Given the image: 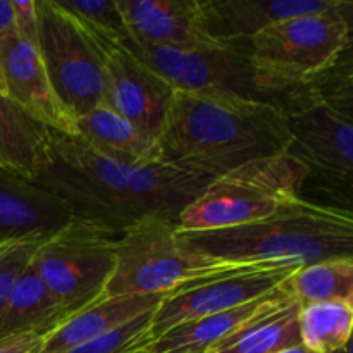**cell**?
<instances>
[{"label": "cell", "instance_id": "obj_1", "mask_svg": "<svg viewBox=\"0 0 353 353\" xmlns=\"http://www.w3.org/2000/svg\"><path fill=\"white\" fill-rule=\"evenodd\" d=\"M214 178L171 162L128 165L79 138L55 133L50 159L34 183L68 203L72 216L116 236L148 217H178Z\"/></svg>", "mask_w": 353, "mask_h": 353}, {"label": "cell", "instance_id": "obj_2", "mask_svg": "<svg viewBox=\"0 0 353 353\" xmlns=\"http://www.w3.org/2000/svg\"><path fill=\"white\" fill-rule=\"evenodd\" d=\"M164 161L210 178L285 154L290 133L278 103L176 92L161 138Z\"/></svg>", "mask_w": 353, "mask_h": 353}, {"label": "cell", "instance_id": "obj_3", "mask_svg": "<svg viewBox=\"0 0 353 353\" xmlns=\"http://www.w3.org/2000/svg\"><path fill=\"white\" fill-rule=\"evenodd\" d=\"M186 252L231 264L303 268L330 259H353L350 210L290 200L274 214L243 226L179 233Z\"/></svg>", "mask_w": 353, "mask_h": 353}, {"label": "cell", "instance_id": "obj_4", "mask_svg": "<svg viewBox=\"0 0 353 353\" xmlns=\"http://www.w3.org/2000/svg\"><path fill=\"white\" fill-rule=\"evenodd\" d=\"M347 54V52H345ZM341 61V59H340ZM338 61V64H340ZM338 64L323 78L279 95L290 143L285 154L330 185L350 192L353 172L352 68Z\"/></svg>", "mask_w": 353, "mask_h": 353}, {"label": "cell", "instance_id": "obj_5", "mask_svg": "<svg viewBox=\"0 0 353 353\" xmlns=\"http://www.w3.org/2000/svg\"><path fill=\"white\" fill-rule=\"evenodd\" d=\"M353 3L338 0L319 14L290 17L252 38L250 62L257 88L272 100L323 78L350 47Z\"/></svg>", "mask_w": 353, "mask_h": 353}, {"label": "cell", "instance_id": "obj_6", "mask_svg": "<svg viewBox=\"0 0 353 353\" xmlns=\"http://www.w3.org/2000/svg\"><path fill=\"white\" fill-rule=\"evenodd\" d=\"M309 169L281 154L257 159L214 178L179 214V233L243 226L274 214L300 196Z\"/></svg>", "mask_w": 353, "mask_h": 353}, {"label": "cell", "instance_id": "obj_7", "mask_svg": "<svg viewBox=\"0 0 353 353\" xmlns=\"http://www.w3.org/2000/svg\"><path fill=\"white\" fill-rule=\"evenodd\" d=\"M178 234V223L162 217H148L124 231L117 238L116 265L105 296L171 293L245 265H257L190 254L181 247Z\"/></svg>", "mask_w": 353, "mask_h": 353}, {"label": "cell", "instance_id": "obj_8", "mask_svg": "<svg viewBox=\"0 0 353 353\" xmlns=\"http://www.w3.org/2000/svg\"><path fill=\"white\" fill-rule=\"evenodd\" d=\"M117 238L105 228L74 217L34 252L31 268L65 317L105 296Z\"/></svg>", "mask_w": 353, "mask_h": 353}, {"label": "cell", "instance_id": "obj_9", "mask_svg": "<svg viewBox=\"0 0 353 353\" xmlns=\"http://www.w3.org/2000/svg\"><path fill=\"white\" fill-rule=\"evenodd\" d=\"M37 12L43 68L57 99L78 119L102 102L103 50L57 0H37Z\"/></svg>", "mask_w": 353, "mask_h": 353}, {"label": "cell", "instance_id": "obj_10", "mask_svg": "<svg viewBox=\"0 0 353 353\" xmlns=\"http://www.w3.org/2000/svg\"><path fill=\"white\" fill-rule=\"evenodd\" d=\"M133 55L164 78L176 92L236 95L274 102L257 88L250 62V47L216 45L209 48L140 47L128 40L123 43Z\"/></svg>", "mask_w": 353, "mask_h": 353}, {"label": "cell", "instance_id": "obj_11", "mask_svg": "<svg viewBox=\"0 0 353 353\" xmlns=\"http://www.w3.org/2000/svg\"><path fill=\"white\" fill-rule=\"evenodd\" d=\"M299 268L245 265L214 278L174 290L157 307L152 319L150 341L171 327L209 314L226 312L261 299L288 281Z\"/></svg>", "mask_w": 353, "mask_h": 353}, {"label": "cell", "instance_id": "obj_12", "mask_svg": "<svg viewBox=\"0 0 353 353\" xmlns=\"http://www.w3.org/2000/svg\"><path fill=\"white\" fill-rule=\"evenodd\" d=\"M103 90L100 107L130 121L159 140L168 123L176 90L123 45H102Z\"/></svg>", "mask_w": 353, "mask_h": 353}, {"label": "cell", "instance_id": "obj_13", "mask_svg": "<svg viewBox=\"0 0 353 353\" xmlns=\"http://www.w3.org/2000/svg\"><path fill=\"white\" fill-rule=\"evenodd\" d=\"M0 76L6 93L52 131L76 137V119L55 95L40 50L33 41L10 34L0 40Z\"/></svg>", "mask_w": 353, "mask_h": 353}, {"label": "cell", "instance_id": "obj_14", "mask_svg": "<svg viewBox=\"0 0 353 353\" xmlns=\"http://www.w3.org/2000/svg\"><path fill=\"white\" fill-rule=\"evenodd\" d=\"M128 37L140 47H216L202 28L200 0H116Z\"/></svg>", "mask_w": 353, "mask_h": 353}, {"label": "cell", "instance_id": "obj_15", "mask_svg": "<svg viewBox=\"0 0 353 353\" xmlns=\"http://www.w3.org/2000/svg\"><path fill=\"white\" fill-rule=\"evenodd\" d=\"M338 0H200L202 28L210 40L250 47L252 38L290 17L319 14Z\"/></svg>", "mask_w": 353, "mask_h": 353}, {"label": "cell", "instance_id": "obj_16", "mask_svg": "<svg viewBox=\"0 0 353 353\" xmlns=\"http://www.w3.org/2000/svg\"><path fill=\"white\" fill-rule=\"evenodd\" d=\"M74 219L68 203L38 183L0 168V247L50 238Z\"/></svg>", "mask_w": 353, "mask_h": 353}, {"label": "cell", "instance_id": "obj_17", "mask_svg": "<svg viewBox=\"0 0 353 353\" xmlns=\"http://www.w3.org/2000/svg\"><path fill=\"white\" fill-rule=\"evenodd\" d=\"M290 295H293V292L290 288L288 279L274 292L268 293L254 302H248L236 309L226 310V312L196 317V319L186 321V323L171 327L164 334L152 340L141 353H209L224 338L233 334L238 327L281 303Z\"/></svg>", "mask_w": 353, "mask_h": 353}, {"label": "cell", "instance_id": "obj_18", "mask_svg": "<svg viewBox=\"0 0 353 353\" xmlns=\"http://www.w3.org/2000/svg\"><path fill=\"white\" fill-rule=\"evenodd\" d=\"M168 295L169 293L102 296L74 316L68 317L57 330L45 336L38 353H64L103 336L123 324L155 310Z\"/></svg>", "mask_w": 353, "mask_h": 353}, {"label": "cell", "instance_id": "obj_19", "mask_svg": "<svg viewBox=\"0 0 353 353\" xmlns=\"http://www.w3.org/2000/svg\"><path fill=\"white\" fill-rule=\"evenodd\" d=\"M54 131L0 92V168L37 181L50 159Z\"/></svg>", "mask_w": 353, "mask_h": 353}, {"label": "cell", "instance_id": "obj_20", "mask_svg": "<svg viewBox=\"0 0 353 353\" xmlns=\"http://www.w3.org/2000/svg\"><path fill=\"white\" fill-rule=\"evenodd\" d=\"M76 138L121 164L152 165L165 162L159 140L105 107L99 105L76 119Z\"/></svg>", "mask_w": 353, "mask_h": 353}, {"label": "cell", "instance_id": "obj_21", "mask_svg": "<svg viewBox=\"0 0 353 353\" xmlns=\"http://www.w3.org/2000/svg\"><path fill=\"white\" fill-rule=\"evenodd\" d=\"M68 319L31 264L17 278L0 309V340L16 334L45 338Z\"/></svg>", "mask_w": 353, "mask_h": 353}, {"label": "cell", "instance_id": "obj_22", "mask_svg": "<svg viewBox=\"0 0 353 353\" xmlns=\"http://www.w3.org/2000/svg\"><path fill=\"white\" fill-rule=\"evenodd\" d=\"M302 303L290 295L224 338L209 353H278L302 345L300 340Z\"/></svg>", "mask_w": 353, "mask_h": 353}, {"label": "cell", "instance_id": "obj_23", "mask_svg": "<svg viewBox=\"0 0 353 353\" xmlns=\"http://www.w3.org/2000/svg\"><path fill=\"white\" fill-rule=\"evenodd\" d=\"M293 295L303 305L353 303V259H330L299 268L290 278Z\"/></svg>", "mask_w": 353, "mask_h": 353}, {"label": "cell", "instance_id": "obj_24", "mask_svg": "<svg viewBox=\"0 0 353 353\" xmlns=\"http://www.w3.org/2000/svg\"><path fill=\"white\" fill-rule=\"evenodd\" d=\"M353 305L324 302L303 305L300 312V340L316 353H336L350 343Z\"/></svg>", "mask_w": 353, "mask_h": 353}, {"label": "cell", "instance_id": "obj_25", "mask_svg": "<svg viewBox=\"0 0 353 353\" xmlns=\"http://www.w3.org/2000/svg\"><path fill=\"white\" fill-rule=\"evenodd\" d=\"M99 43L123 45L130 40L116 0H57Z\"/></svg>", "mask_w": 353, "mask_h": 353}, {"label": "cell", "instance_id": "obj_26", "mask_svg": "<svg viewBox=\"0 0 353 353\" xmlns=\"http://www.w3.org/2000/svg\"><path fill=\"white\" fill-rule=\"evenodd\" d=\"M155 310L64 353H141L150 343V327Z\"/></svg>", "mask_w": 353, "mask_h": 353}, {"label": "cell", "instance_id": "obj_27", "mask_svg": "<svg viewBox=\"0 0 353 353\" xmlns=\"http://www.w3.org/2000/svg\"><path fill=\"white\" fill-rule=\"evenodd\" d=\"M45 240L33 238V240L16 241V243L2 245L0 247V309L6 303L14 283L23 274L24 269L30 265L34 252L38 250V247Z\"/></svg>", "mask_w": 353, "mask_h": 353}, {"label": "cell", "instance_id": "obj_28", "mask_svg": "<svg viewBox=\"0 0 353 353\" xmlns=\"http://www.w3.org/2000/svg\"><path fill=\"white\" fill-rule=\"evenodd\" d=\"M16 14V31L19 37L33 41L38 40V12L34 0H12Z\"/></svg>", "mask_w": 353, "mask_h": 353}, {"label": "cell", "instance_id": "obj_29", "mask_svg": "<svg viewBox=\"0 0 353 353\" xmlns=\"http://www.w3.org/2000/svg\"><path fill=\"white\" fill-rule=\"evenodd\" d=\"M43 338L38 334H16L0 340V353H38Z\"/></svg>", "mask_w": 353, "mask_h": 353}, {"label": "cell", "instance_id": "obj_30", "mask_svg": "<svg viewBox=\"0 0 353 353\" xmlns=\"http://www.w3.org/2000/svg\"><path fill=\"white\" fill-rule=\"evenodd\" d=\"M16 33V14H14L12 0H0V40Z\"/></svg>", "mask_w": 353, "mask_h": 353}, {"label": "cell", "instance_id": "obj_31", "mask_svg": "<svg viewBox=\"0 0 353 353\" xmlns=\"http://www.w3.org/2000/svg\"><path fill=\"white\" fill-rule=\"evenodd\" d=\"M278 353H316V352H310L309 348H305L303 345H296V347H290L286 350H281Z\"/></svg>", "mask_w": 353, "mask_h": 353}, {"label": "cell", "instance_id": "obj_32", "mask_svg": "<svg viewBox=\"0 0 353 353\" xmlns=\"http://www.w3.org/2000/svg\"><path fill=\"white\" fill-rule=\"evenodd\" d=\"M0 92L6 93V88H3V81H2V76H0Z\"/></svg>", "mask_w": 353, "mask_h": 353}]
</instances>
